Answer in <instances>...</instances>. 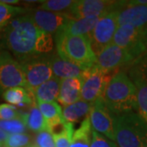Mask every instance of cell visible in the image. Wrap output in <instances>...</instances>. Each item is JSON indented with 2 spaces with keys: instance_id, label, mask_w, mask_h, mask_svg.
Instances as JSON below:
<instances>
[{
  "instance_id": "ba28073f",
  "label": "cell",
  "mask_w": 147,
  "mask_h": 147,
  "mask_svg": "<svg viewBox=\"0 0 147 147\" xmlns=\"http://www.w3.org/2000/svg\"><path fill=\"white\" fill-rule=\"evenodd\" d=\"M18 87L26 88L24 70L9 53L3 52L0 54V92Z\"/></svg>"
},
{
  "instance_id": "d4e9b609",
  "label": "cell",
  "mask_w": 147,
  "mask_h": 147,
  "mask_svg": "<svg viewBox=\"0 0 147 147\" xmlns=\"http://www.w3.org/2000/svg\"><path fill=\"white\" fill-rule=\"evenodd\" d=\"M38 108L42 113L47 123L63 119L61 107L57 102H41L38 103Z\"/></svg>"
},
{
  "instance_id": "74e56055",
  "label": "cell",
  "mask_w": 147,
  "mask_h": 147,
  "mask_svg": "<svg viewBox=\"0 0 147 147\" xmlns=\"http://www.w3.org/2000/svg\"><path fill=\"white\" fill-rule=\"evenodd\" d=\"M0 147H4V146H3V145H0Z\"/></svg>"
},
{
  "instance_id": "52a82bcc",
  "label": "cell",
  "mask_w": 147,
  "mask_h": 147,
  "mask_svg": "<svg viewBox=\"0 0 147 147\" xmlns=\"http://www.w3.org/2000/svg\"><path fill=\"white\" fill-rule=\"evenodd\" d=\"M81 79V98L84 101L92 104L98 98L103 96L110 77L109 74L104 72L97 65H94L92 67L84 70Z\"/></svg>"
},
{
  "instance_id": "5bb4252c",
  "label": "cell",
  "mask_w": 147,
  "mask_h": 147,
  "mask_svg": "<svg viewBox=\"0 0 147 147\" xmlns=\"http://www.w3.org/2000/svg\"><path fill=\"white\" fill-rule=\"evenodd\" d=\"M116 12L118 26L130 25L139 29L147 27V5L134 4L131 1H121Z\"/></svg>"
},
{
  "instance_id": "d590c367",
  "label": "cell",
  "mask_w": 147,
  "mask_h": 147,
  "mask_svg": "<svg viewBox=\"0 0 147 147\" xmlns=\"http://www.w3.org/2000/svg\"><path fill=\"white\" fill-rule=\"evenodd\" d=\"M134 4H138V5H147V0H134L131 1Z\"/></svg>"
},
{
  "instance_id": "4316f807",
  "label": "cell",
  "mask_w": 147,
  "mask_h": 147,
  "mask_svg": "<svg viewBox=\"0 0 147 147\" xmlns=\"http://www.w3.org/2000/svg\"><path fill=\"white\" fill-rule=\"evenodd\" d=\"M74 3V1L72 0H47L42 1L38 9L53 12H62L64 11L69 10Z\"/></svg>"
},
{
  "instance_id": "1f68e13d",
  "label": "cell",
  "mask_w": 147,
  "mask_h": 147,
  "mask_svg": "<svg viewBox=\"0 0 147 147\" xmlns=\"http://www.w3.org/2000/svg\"><path fill=\"white\" fill-rule=\"evenodd\" d=\"M34 146L36 147H55L53 135L47 130L38 132Z\"/></svg>"
},
{
  "instance_id": "9a60e30c",
  "label": "cell",
  "mask_w": 147,
  "mask_h": 147,
  "mask_svg": "<svg viewBox=\"0 0 147 147\" xmlns=\"http://www.w3.org/2000/svg\"><path fill=\"white\" fill-rule=\"evenodd\" d=\"M130 74L137 88V113L147 123V67L137 66Z\"/></svg>"
},
{
  "instance_id": "83f0119b",
  "label": "cell",
  "mask_w": 147,
  "mask_h": 147,
  "mask_svg": "<svg viewBox=\"0 0 147 147\" xmlns=\"http://www.w3.org/2000/svg\"><path fill=\"white\" fill-rule=\"evenodd\" d=\"M0 128L7 134H20L25 133L26 126L21 118L11 120H0Z\"/></svg>"
},
{
  "instance_id": "7a4b0ae2",
  "label": "cell",
  "mask_w": 147,
  "mask_h": 147,
  "mask_svg": "<svg viewBox=\"0 0 147 147\" xmlns=\"http://www.w3.org/2000/svg\"><path fill=\"white\" fill-rule=\"evenodd\" d=\"M4 30L7 46L21 61L36 54L34 47L40 30L29 15L14 18Z\"/></svg>"
},
{
  "instance_id": "9c48e42d",
  "label": "cell",
  "mask_w": 147,
  "mask_h": 147,
  "mask_svg": "<svg viewBox=\"0 0 147 147\" xmlns=\"http://www.w3.org/2000/svg\"><path fill=\"white\" fill-rule=\"evenodd\" d=\"M118 28L117 12L111 11L100 17L93 30L88 36L92 48L96 57L106 46L112 43L113 38Z\"/></svg>"
},
{
  "instance_id": "ac0fdd59",
  "label": "cell",
  "mask_w": 147,
  "mask_h": 147,
  "mask_svg": "<svg viewBox=\"0 0 147 147\" xmlns=\"http://www.w3.org/2000/svg\"><path fill=\"white\" fill-rule=\"evenodd\" d=\"M100 17L71 19L59 32L69 35L88 37L98 22Z\"/></svg>"
},
{
  "instance_id": "cb8c5ba5",
  "label": "cell",
  "mask_w": 147,
  "mask_h": 147,
  "mask_svg": "<svg viewBox=\"0 0 147 147\" xmlns=\"http://www.w3.org/2000/svg\"><path fill=\"white\" fill-rule=\"evenodd\" d=\"M28 9L8 5L0 2V30L5 29L8 24L17 16L25 14Z\"/></svg>"
},
{
  "instance_id": "f1b7e54d",
  "label": "cell",
  "mask_w": 147,
  "mask_h": 147,
  "mask_svg": "<svg viewBox=\"0 0 147 147\" xmlns=\"http://www.w3.org/2000/svg\"><path fill=\"white\" fill-rule=\"evenodd\" d=\"M31 146V138L27 133L9 134L3 145L4 147H26Z\"/></svg>"
},
{
  "instance_id": "f35d334b",
  "label": "cell",
  "mask_w": 147,
  "mask_h": 147,
  "mask_svg": "<svg viewBox=\"0 0 147 147\" xmlns=\"http://www.w3.org/2000/svg\"><path fill=\"white\" fill-rule=\"evenodd\" d=\"M0 54H1V53H0Z\"/></svg>"
},
{
  "instance_id": "44dd1931",
  "label": "cell",
  "mask_w": 147,
  "mask_h": 147,
  "mask_svg": "<svg viewBox=\"0 0 147 147\" xmlns=\"http://www.w3.org/2000/svg\"><path fill=\"white\" fill-rule=\"evenodd\" d=\"M91 107V103L79 100L71 105L65 106L62 110V117L66 123H73L89 115Z\"/></svg>"
},
{
  "instance_id": "d6986e66",
  "label": "cell",
  "mask_w": 147,
  "mask_h": 147,
  "mask_svg": "<svg viewBox=\"0 0 147 147\" xmlns=\"http://www.w3.org/2000/svg\"><path fill=\"white\" fill-rule=\"evenodd\" d=\"M3 99L11 105L16 107H23L26 105L35 106V97L31 91L25 88H13L3 92Z\"/></svg>"
},
{
  "instance_id": "484cf974",
  "label": "cell",
  "mask_w": 147,
  "mask_h": 147,
  "mask_svg": "<svg viewBox=\"0 0 147 147\" xmlns=\"http://www.w3.org/2000/svg\"><path fill=\"white\" fill-rule=\"evenodd\" d=\"M54 40L52 34L40 31L37 38L34 51L36 54H47L53 51Z\"/></svg>"
},
{
  "instance_id": "7c38bea8",
  "label": "cell",
  "mask_w": 147,
  "mask_h": 147,
  "mask_svg": "<svg viewBox=\"0 0 147 147\" xmlns=\"http://www.w3.org/2000/svg\"><path fill=\"white\" fill-rule=\"evenodd\" d=\"M133 59L126 50L110 43L96 56V63L104 72L110 74L122 66L131 63Z\"/></svg>"
},
{
  "instance_id": "8d00e7d4",
  "label": "cell",
  "mask_w": 147,
  "mask_h": 147,
  "mask_svg": "<svg viewBox=\"0 0 147 147\" xmlns=\"http://www.w3.org/2000/svg\"><path fill=\"white\" fill-rule=\"evenodd\" d=\"M26 147H36L34 145H31V146H26Z\"/></svg>"
},
{
  "instance_id": "4fadbf2b",
  "label": "cell",
  "mask_w": 147,
  "mask_h": 147,
  "mask_svg": "<svg viewBox=\"0 0 147 147\" xmlns=\"http://www.w3.org/2000/svg\"><path fill=\"white\" fill-rule=\"evenodd\" d=\"M29 16L40 31L50 34H57L64 26L72 19L67 13L53 12L40 9L33 11L29 14Z\"/></svg>"
},
{
  "instance_id": "7402d4cb",
  "label": "cell",
  "mask_w": 147,
  "mask_h": 147,
  "mask_svg": "<svg viewBox=\"0 0 147 147\" xmlns=\"http://www.w3.org/2000/svg\"><path fill=\"white\" fill-rule=\"evenodd\" d=\"M92 138V126L89 115L84 118L80 126L75 129L70 140L69 147H90Z\"/></svg>"
},
{
  "instance_id": "ffe728a7",
  "label": "cell",
  "mask_w": 147,
  "mask_h": 147,
  "mask_svg": "<svg viewBox=\"0 0 147 147\" xmlns=\"http://www.w3.org/2000/svg\"><path fill=\"white\" fill-rule=\"evenodd\" d=\"M61 79L53 76L37 88L34 94L37 103L41 102H56L57 100L60 91Z\"/></svg>"
},
{
  "instance_id": "4dcf8cb0",
  "label": "cell",
  "mask_w": 147,
  "mask_h": 147,
  "mask_svg": "<svg viewBox=\"0 0 147 147\" xmlns=\"http://www.w3.org/2000/svg\"><path fill=\"white\" fill-rule=\"evenodd\" d=\"M90 147H118L115 142L105 136L95 131H92Z\"/></svg>"
},
{
  "instance_id": "3957f363",
  "label": "cell",
  "mask_w": 147,
  "mask_h": 147,
  "mask_svg": "<svg viewBox=\"0 0 147 147\" xmlns=\"http://www.w3.org/2000/svg\"><path fill=\"white\" fill-rule=\"evenodd\" d=\"M114 117L115 141L119 147H147V123L138 113Z\"/></svg>"
},
{
  "instance_id": "e575fe53",
  "label": "cell",
  "mask_w": 147,
  "mask_h": 147,
  "mask_svg": "<svg viewBox=\"0 0 147 147\" xmlns=\"http://www.w3.org/2000/svg\"><path fill=\"white\" fill-rule=\"evenodd\" d=\"M1 3H6V4H8V5H11V4H17L20 3V1L18 0H0Z\"/></svg>"
},
{
  "instance_id": "277c9868",
  "label": "cell",
  "mask_w": 147,
  "mask_h": 147,
  "mask_svg": "<svg viewBox=\"0 0 147 147\" xmlns=\"http://www.w3.org/2000/svg\"><path fill=\"white\" fill-rule=\"evenodd\" d=\"M55 39L57 53L61 58L77 64L84 69L92 67L96 63V57L88 37L58 32Z\"/></svg>"
},
{
  "instance_id": "f546056e",
  "label": "cell",
  "mask_w": 147,
  "mask_h": 147,
  "mask_svg": "<svg viewBox=\"0 0 147 147\" xmlns=\"http://www.w3.org/2000/svg\"><path fill=\"white\" fill-rule=\"evenodd\" d=\"M21 114L14 105L10 104L0 105V120H11L21 118Z\"/></svg>"
},
{
  "instance_id": "603a6c76",
  "label": "cell",
  "mask_w": 147,
  "mask_h": 147,
  "mask_svg": "<svg viewBox=\"0 0 147 147\" xmlns=\"http://www.w3.org/2000/svg\"><path fill=\"white\" fill-rule=\"evenodd\" d=\"M21 119L24 121L27 128L31 131L39 132L47 130V122L36 105L32 106L27 113H22Z\"/></svg>"
},
{
  "instance_id": "8992f818",
  "label": "cell",
  "mask_w": 147,
  "mask_h": 147,
  "mask_svg": "<svg viewBox=\"0 0 147 147\" xmlns=\"http://www.w3.org/2000/svg\"><path fill=\"white\" fill-rule=\"evenodd\" d=\"M20 64L25 73L26 89L33 93L40 85L53 77L49 57L36 54L21 60Z\"/></svg>"
},
{
  "instance_id": "6da1fadb",
  "label": "cell",
  "mask_w": 147,
  "mask_h": 147,
  "mask_svg": "<svg viewBox=\"0 0 147 147\" xmlns=\"http://www.w3.org/2000/svg\"><path fill=\"white\" fill-rule=\"evenodd\" d=\"M103 99L113 115L137 111V88L125 72L119 71L110 78Z\"/></svg>"
},
{
  "instance_id": "2e32d148",
  "label": "cell",
  "mask_w": 147,
  "mask_h": 147,
  "mask_svg": "<svg viewBox=\"0 0 147 147\" xmlns=\"http://www.w3.org/2000/svg\"><path fill=\"white\" fill-rule=\"evenodd\" d=\"M50 57V62L53 74L59 79L82 78L84 69L67 60L61 58L57 53L53 54Z\"/></svg>"
},
{
  "instance_id": "8fae6325",
  "label": "cell",
  "mask_w": 147,
  "mask_h": 147,
  "mask_svg": "<svg viewBox=\"0 0 147 147\" xmlns=\"http://www.w3.org/2000/svg\"><path fill=\"white\" fill-rule=\"evenodd\" d=\"M89 119L93 131L105 136L110 141H115L114 117L105 105L103 96L92 104Z\"/></svg>"
},
{
  "instance_id": "836d02e7",
  "label": "cell",
  "mask_w": 147,
  "mask_h": 147,
  "mask_svg": "<svg viewBox=\"0 0 147 147\" xmlns=\"http://www.w3.org/2000/svg\"><path fill=\"white\" fill-rule=\"evenodd\" d=\"M8 135L9 134H7L6 131H4L3 129L0 128V145H4Z\"/></svg>"
},
{
  "instance_id": "5b68a950",
  "label": "cell",
  "mask_w": 147,
  "mask_h": 147,
  "mask_svg": "<svg viewBox=\"0 0 147 147\" xmlns=\"http://www.w3.org/2000/svg\"><path fill=\"white\" fill-rule=\"evenodd\" d=\"M112 43L126 50L135 61L147 52V27L139 29L130 25L119 26Z\"/></svg>"
},
{
  "instance_id": "e0dca14e",
  "label": "cell",
  "mask_w": 147,
  "mask_h": 147,
  "mask_svg": "<svg viewBox=\"0 0 147 147\" xmlns=\"http://www.w3.org/2000/svg\"><path fill=\"white\" fill-rule=\"evenodd\" d=\"M82 79L71 78L61 80L57 101L65 106L71 105L81 99Z\"/></svg>"
},
{
  "instance_id": "d6a6232c",
  "label": "cell",
  "mask_w": 147,
  "mask_h": 147,
  "mask_svg": "<svg viewBox=\"0 0 147 147\" xmlns=\"http://www.w3.org/2000/svg\"><path fill=\"white\" fill-rule=\"evenodd\" d=\"M55 147H69L71 136L69 132H64L59 135L53 136Z\"/></svg>"
},
{
  "instance_id": "30bf717a",
  "label": "cell",
  "mask_w": 147,
  "mask_h": 147,
  "mask_svg": "<svg viewBox=\"0 0 147 147\" xmlns=\"http://www.w3.org/2000/svg\"><path fill=\"white\" fill-rule=\"evenodd\" d=\"M121 1L79 0L74 1L67 13L72 19L101 17L111 11H115Z\"/></svg>"
}]
</instances>
